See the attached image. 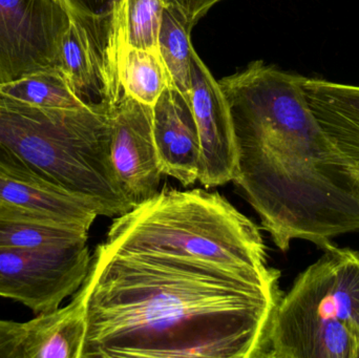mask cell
I'll return each instance as SVG.
<instances>
[{
  "instance_id": "obj_1",
  "label": "cell",
  "mask_w": 359,
  "mask_h": 358,
  "mask_svg": "<svg viewBox=\"0 0 359 358\" xmlns=\"http://www.w3.org/2000/svg\"><path fill=\"white\" fill-rule=\"evenodd\" d=\"M81 358H263L280 288L100 244L82 284Z\"/></svg>"
},
{
  "instance_id": "obj_2",
  "label": "cell",
  "mask_w": 359,
  "mask_h": 358,
  "mask_svg": "<svg viewBox=\"0 0 359 358\" xmlns=\"http://www.w3.org/2000/svg\"><path fill=\"white\" fill-rule=\"evenodd\" d=\"M304 76L264 61L219 80L233 123L232 182L282 252L359 233V170L327 136Z\"/></svg>"
},
{
  "instance_id": "obj_3",
  "label": "cell",
  "mask_w": 359,
  "mask_h": 358,
  "mask_svg": "<svg viewBox=\"0 0 359 358\" xmlns=\"http://www.w3.org/2000/svg\"><path fill=\"white\" fill-rule=\"evenodd\" d=\"M109 109H42L0 95V172L86 198L104 216L126 214L134 205L111 162Z\"/></svg>"
},
{
  "instance_id": "obj_4",
  "label": "cell",
  "mask_w": 359,
  "mask_h": 358,
  "mask_svg": "<svg viewBox=\"0 0 359 358\" xmlns=\"http://www.w3.org/2000/svg\"><path fill=\"white\" fill-rule=\"evenodd\" d=\"M119 252L210 265L264 287L280 288L257 225L217 193L159 191L114 220L107 242Z\"/></svg>"
},
{
  "instance_id": "obj_5",
  "label": "cell",
  "mask_w": 359,
  "mask_h": 358,
  "mask_svg": "<svg viewBox=\"0 0 359 358\" xmlns=\"http://www.w3.org/2000/svg\"><path fill=\"white\" fill-rule=\"evenodd\" d=\"M323 250L280 298L263 358H359V252Z\"/></svg>"
},
{
  "instance_id": "obj_6",
  "label": "cell",
  "mask_w": 359,
  "mask_h": 358,
  "mask_svg": "<svg viewBox=\"0 0 359 358\" xmlns=\"http://www.w3.org/2000/svg\"><path fill=\"white\" fill-rule=\"evenodd\" d=\"M90 263L88 243L56 249L0 248V296L36 315L50 312L79 290Z\"/></svg>"
},
{
  "instance_id": "obj_7",
  "label": "cell",
  "mask_w": 359,
  "mask_h": 358,
  "mask_svg": "<svg viewBox=\"0 0 359 358\" xmlns=\"http://www.w3.org/2000/svg\"><path fill=\"white\" fill-rule=\"evenodd\" d=\"M69 22L61 0H0V84L59 69Z\"/></svg>"
},
{
  "instance_id": "obj_8",
  "label": "cell",
  "mask_w": 359,
  "mask_h": 358,
  "mask_svg": "<svg viewBox=\"0 0 359 358\" xmlns=\"http://www.w3.org/2000/svg\"><path fill=\"white\" fill-rule=\"evenodd\" d=\"M109 111L114 170L133 205L159 193L162 170L153 130V107L124 94Z\"/></svg>"
},
{
  "instance_id": "obj_9",
  "label": "cell",
  "mask_w": 359,
  "mask_h": 358,
  "mask_svg": "<svg viewBox=\"0 0 359 358\" xmlns=\"http://www.w3.org/2000/svg\"><path fill=\"white\" fill-rule=\"evenodd\" d=\"M189 105L200 139L198 181L206 188L232 182L236 170L233 123L219 81L194 50Z\"/></svg>"
},
{
  "instance_id": "obj_10",
  "label": "cell",
  "mask_w": 359,
  "mask_h": 358,
  "mask_svg": "<svg viewBox=\"0 0 359 358\" xmlns=\"http://www.w3.org/2000/svg\"><path fill=\"white\" fill-rule=\"evenodd\" d=\"M118 60L119 54L107 41L71 16L61 41L59 69L80 99L109 109L119 102L126 92Z\"/></svg>"
},
{
  "instance_id": "obj_11",
  "label": "cell",
  "mask_w": 359,
  "mask_h": 358,
  "mask_svg": "<svg viewBox=\"0 0 359 358\" xmlns=\"http://www.w3.org/2000/svg\"><path fill=\"white\" fill-rule=\"evenodd\" d=\"M153 130L162 174L184 187L198 181L201 147L189 103L166 88L153 107Z\"/></svg>"
},
{
  "instance_id": "obj_12",
  "label": "cell",
  "mask_w": 359,
  "mask_h": 358,
  "mask_svg": "<svg viewBox=\"0 0 359 358\" xmlns=\"http://www.w3.org/2000/svg\"><path fill=\"white\" fill-rule=\"evenodd\" d=\"M86 331V300L80 287L67 306L23 323L15 358H81Z\"/></svg>"
},
{
  "instance_id": "obj_13",
  "label": "cell",
  "mask_w": 359,
  "mask_h": 358,
  "mask_svg": "<svg viewBox=\"0 0 359 358\" xmlns=\"http://www.w3.org/2000/svg\"><path fill=\"white\" fill-rule=\"evenodd\" d=\"M304 90L327 136L359 170V85L305 77Z\"/></svg>"
},
{
  "instance_id": "obj_14",
  "label": "cell",
  "mask_w": 359,
  "mask_h": 358,
  "mask_svg": "<svg viewBox=\"0 0 359 358\" xmlns=\"http://www.w3.org/2000/svg\"><path fill=\"white\" fill-rule=\"evenodd\" d=\"M0 208L50 216L90 229L102 208L52 185L0 172Z\"/></svg>"
},
{
  "instance_id": "obj_15",
  "label": "cell",
  "mask_w": 359,
  "mask_h": 358,
  "mask_svg": "<svg viewBox=\"0 0 359 358\" xmlns=\"http://www.w3.org/2000/svg\"><path fill=\"white\" fill-rule=\"evenodd\" d=\"M88 230L50 216L0 208V248L56 249L88 243Z\"/></svg>"
},
{
  "instance_id": "obj_16",
  "label": "cell",
  "mask_w": 359,
  "mask_h": 358,
  "mask_svg": "<svg viewBox=\"0 0 359 358\" xmlns=\"http://www.w3.org/2000/svg\"><path fill=\"white\" fill-rule=\"evenodd\" d=\"M124 92L154 107L166 88H174L159 48L143 50L122 43L118 60Z\"/></svg>"
},
{
  "instance_id": "obj_17",
  "label": "cell",
  "mask_w": 359,
  "mask_h": 358,
  "mask_svg": "<svg viewBox=\"0 0 359 358\" xmlns=\"http://www.w3.org/2000/svg\"><path fill=\"white\" fill-rule=\"evenodd\" d=\"M0 95L42 109H80L92 105L75 94L59 69L36 71L0 84Z\"/></svg>"
},
{
  "instance_id": "obj_18",
  "label": "cell",
  "mask_w": 359,
  "mask_h": 358,
  "mask_svg": "<svg viewBox=\"0 0 359 358\" xmlns=\"http://www.w3.org/2000/svg\"><path fill=\"white\" fill-rule=\"evenodd\" d=\"M192 27L177 8L166 6L162 16L158 48L172 78V85L189 103L190 71L194 52Z\"/></svg>"
},
{
  "instance_id": "obj_19",
  "label": "cell",
  "mask_w": 359,
  "mask_h": 358,
  "mask_svg": "<svg viewBox=\"0 0 359 358\" xmlns=\"http://www.w3.org/2000/svg\"><path fill=\"white\" fill-rule=\"evenodd\" d=\"M164 0H126L123 43L143 50H157Z\"/></svg>"
},
{
  "instance_id": "obj_20",
  "label": "cell",
  "mask_w": 359,
  "mask_h": 358,
  "mask_svg": "<svg viewBox=\"0 0 359 358\" xmlns=\"http://www.w3.org/2000/svg\"><path fill=\"white\" fill-rule=\"evenodd\" d=\"M69 15L92 31H109L123 37L126 0H61Z\"/></svg>"
},
{
  "instance_id": "obj_21",
  "label": "cell",
  "mask_w": 359,
  "mask_h": 358,
  "mask_svg": "<svg viewBox=\"0 0 359 358\" xmlns=\"http://www.w3.org/2000/svg\"><path fill=\"white\" fill-rule=\"evenodd\" d=\"M166 6L177 8L190 27H194L209 10L222 0H164Z\"/></svg>"
}]
</instances>
